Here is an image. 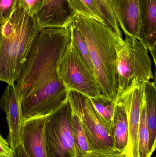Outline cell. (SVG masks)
I'll use <instances>...</instances> for the list:
<instances>
[{
    "mask_svg": "<svg viewBox=\"0 0 156 157\" xmlns=\"http://www.w3.org/2000/svg\"><path fill=\"white\" fill-rule=\"evenodd\" d=\"M76 15L68 0H44L34 18L40 29L67 28L70 27Z\"/></svg>",
    "mask_w": 156,
    "mask_h": 157,
    "instance_id": "9c48e42d",
    "label": "cell"
},
{
    "mask_svg": "<svg viewBox=\"0 0 156 157\" xmlns=\"http://www.w3.org/2000/svg\"><path fill=\"white\" fill-rule=\"evenodd\" d=\"M117 24L125 36L137 39L140 20L138 0H111Z\"/></svg>",
    "mask_w": 156,
    "mask_h": 157,
    "instance_id": "7c38bea8",
    "label": "cell"
},
{
    "mask_svg": "<svg viewBox=\"0 0 156 157\" xmlns=\"http://www.w3.org/2000/svg\"><path fill=\"white\" fill-rule=\"evenodd\" d=\"M76 14L94 19L106 25L100 8L95 0H68Z\"/></svg>",
    "mask_w": 156,
    "mask_h": 157,
    "instance_id": "e0dca14e",
    "label": "cell"
},
{
    "mask_svg": "<svg viewBox=\"0 0 156 157\" xmlns=\"http://www.w3.org/2000/svg\"><path fill=\"white\" fill-rule=\"evenodd\" d=\"M72 24L84 37L102 96L114 101L117 94V60L124 39L110 27L76 14Z\"/></svg>",
    "mask_w": 156,
    "mask_h": 157,
    "instance_id": "7a4b0ae2",
    "label": "cell"
},
{
    "mask_svg": "<svg viewBox=\"0 0 156 157\" xmlns=\"http://www.w3.org/2000/svg\"><path fill=\"white\" fill-rule=\"evenodd\" d=\"M40 30L17 2L0 30V81L15 84Z\"/></svg>",
    "mask_w": 156,
    "mask_h": 157,
    "instance_id": "3957f363",
    "label": "cell"
},
{
    "mask_svg": "<svg viewBox=\"0 0 156 157\" xmlns=\"http://www.w3.org/2000/svg\"><path fill=\"white\" fill-rule=\"evenodd\" d=\"M45 119L46 116L24 120L21 143L28 157H47Z\"/></svg>",
    "mask_w": 156,
    "mask_h": 157,
    "instance_id": "8fae6325",
    "label": "cell"
},
{
    "mask_svg": "<svg viewBox=\"0 0 156 157\" xmlns=\"http://www.w3.org/2000/svg\"><path fill=\"white\" fill-rule=\"evenodd\" d=\"M0 157H14L13 151L9 144L0 134Z\"/></svg>",
    "mask_w": 156,
    "mask_h": 157,
    "instance_id": "cb8c5ba5",
    "label": "cell"
},
{
    "mask_svg": "<svg viewBox=\"0 0 156 157\" xmlns=\"http://www.w3.org/2000/svg\"><path fill=\"white\" fill-rule=\"evenodd\" d=\"M89 98L100 118L111 130L112 124L115 112L114 101L108 100L104 98L98 99Z\"/></svg>",
    "mask_w": 156,
    "mask_h": 157,
    "instance_id": "d6986e66",
    "label": "cell"
},
{
    "mask_svg": "<svg viewBox=\"0 0 156 157\" xmlns=\"http://www.w3.org/2000/svg\"><path fill=\"white\" fill-rule=\"evenodd\" d=\"M70 28L71 32V38L75 43L77 49L78 51L79 52L83 58L86 64L95 75L94 68L90 56L89 48L84 37L73 24H71Z\"/></svg>",
    "mask_w": 156,
    "mask_h": 157,
    "instance_id": "ffe728a7",
    "label": "cell"
},
{
    "mask_svg": "<svg viewBox=\"0 0 156 157\" xmlns=\"http://www.w3.org/2000/svg\"><path fill=\"white\" fill-rule=\"evenodd\" d=\"M149 132L146 113L144 83H143L141 114L138 132V151L139 157H152L149 151Z\"/></svg>",
    "mask_w": 156,
    "mask_h": 157,
    "instance_id": "2e32d148",
    "label": "cell"
},
{
    "mask_svg": "<svg viewBox=\"0 0 156 157\" xmlns=\"http://www.w3.org/2000/svg\"><path fill=\"white\" fill-rule=\"evenodd\" d=\"M148 51L137 39L125 36L124 43L117 55L118 89L115 98L131 85L135 78L143 83L154 78Z\"/></svg>",
    "mask_w": 156,
    "mask_h": 157,
    "instance_id": "277c9868",
    "label": "cell"
},
{
    "mask_svg": "<svg viewBox=\"0 0 156 157\" xmlns=\"http://www.w3.org/2000/svg\"><path fill=\"white\" fill-rule=\"evenodd\" d=\"M85 157H126L125 153L117 152H92Z\"/></svg>",
    "mask_w": 156,
    "mask_h": 157,
    "instance_id": "d4e9b609",
    "label": "cell"
},
{
    "mask_svg": "<svg viewBox=\"0 0 156 157\" xmlns=\"http://www.w3.org/2000/svg\"><path fill=\"white\" fill-rule=\"evenodd\" d=\"M146 113L149 132V148L152 155L156 147V88L155 83H144Z\"/></svg>",
    "mask_w": 156,
    "mask_h": 157,
    "instance_id": "5bb4252c",
    "label": "cell"
},
{
    "mask_svg": "<svg viewBox=\"0 0 156 157\" xmlns=\"http://www.w3.org/2000/svg\"><path fill=\"white\" fill-rule=\"evenodd\" d=\"M71 40L70 27L40 29L16 81L24 120L48 116L67 100L58 69Z\"/></svg>",
    "mask_w": 156,
    "mask_h": 157,
    "instance_id": "6da1fadb",
    "label": "cell"
},
{
    "mask_svg": "<svg viewBox=\"0 0 156 157\" xmlns=\"http://www.w3.org/2000/svg\"><path fill=\"white\" fill-rule=\"evenodd\" d=\"M5 22H6V21L3 19L2 17V16L1 14H0V30H1V28H2L3 25H4Z\"/></svg>",
    "mask_w": 156,
    "mask_h": 157,
    "instance_id": "4316f807",
    "label": "cell"
},
{
    "mask_svg": "<svg viewBox=\"0 0 156 157\" xmlns=\"http://www.w3.org/2000/svg\"><path fill=\"white\" fill-rule=\"evenodd\" d=\"M13 151L14 153V157H28L21 143Z\"/></svg>",
    "mask_w": 156,
    "mask_h": 157,
    "instance_id": "484cf974",
    "label": "cell"
},
{
    "mask_svg": "<svg viewBox=\"0 0 156 157\" xmlns=\"http://www.w3.org/2000/svg\"><path fill=\"white\" fill-rule=\"evenodd\" d=\"M72 110L68 101L46 116L47 157H77L71 129Z\"/></svg>",
    "mask_w": 156,
    "mask_h": 157,
    "instance_id": "52a82bcc",
    "label": "cell"
},
{
    "mask_svg": "<svg viewBox=\"0 0 156 157\" xmlns=\"http://www.w3.org/2000/svg\"><path fill=\"white\" fill-rule=\"evenodd\" d=\"M44 0H18L19 5L31 17H34L40 9Z\"/></svg>",
    "mask_w": 156,
    "mask_h": 157,
    "instance_id": "7402d4cb",
    "label": "cell"
},
{
    "mask_svg": "<svg viewBox=\"0 0 156 157\" xmlns=\"http://www.w3.org/2000/svg\"><path fill=\"white\" fill-rule=\"evenodd\" d=\"M0 41H1V33H0Z\"/></svg>",
    "mask_w": 156,
    "mask_h": 157,
    "instance_id": "83f0119b",
    "label": "cell"
},
{
    "mask_svg": "<svg viewBox=\"0 0 156 157\" xmlns=\"http://www.w3.org/2000/svg\"><path fill=\"white\" fill-rule=\"evenodd\" d=\"M140 26L137 39L147 48L156 65V0H138Z\"/></svg>",
    "mask_w": 156,
    "mask_h": 157,
    "instance_id": "4fadbf2b",
    "label": "cell"
},
{
    "mask_svg": "<svg viewBox=\"0 0 156 157\" xmlns=\"http://www.w3.org/2000/svg\"><path fill=\"white\" fill-rule=\"evenodd\" d=\"M0 109L6 114L9 127L7 142L13 151L21 144V131L24 120L15 84H7L0 99Z\"/></svg>",
    "mask_w": 156,
    "mask_h": 157,
    "instance_id": "30bf717a",
    "label": "cell"
},
{
    "mask_svg": "<svg viewBox=\"0 0 156 157\" xmlns=\"http://www.w3.org/2000/svg\"><path fill=\"white\" fill-rule=\"evenodd\" d=\"M67 100L81 122L90 151L117 152L111 130L100 118L89 98L76 91H68Z\"/></svg>",
    "mask_w": 156,
    "mask_h": 157,
    "instance_id": "8992f818",
    "label": "cell"
},
{
    "mask_svg": "<svg viewBox=\"0 0 156 157\" xmlns=\"http://www.w3.org/2000/svg\"><path fill=\"white\" fill-rule=\"evenodd\" d=\"M18 0H0V14L5 21L9 20Z\"/></svg>",
    "mask_w": 156,
    "mask_h": 157,
    "instance_id": "603a6c76",
    "label": "cell"
},
{
    "mask_svg": "<svg viewBox=\"0 0 156 157\" xmlns=\"http://www.w3.org/2000/svg\"><path fill=\"white\" fill-rule=\"evenodd\" d=\"M71 123L77 157H85L90 149L81 122L72 111Z\"/></svg>",
    "mask_w": 156,
    "mask_h": 157,
    "instance_id": "ac0fdd59",
    "label": "cell"
},
{
    "mask_svg": "<svg viewBox=\"0 0 156 157\" xmlns=\"http://www.w3.org/2000/svg\"><path fill=\"white\" fill-rule=\"evenodd\" d=\"M135 78L131 85L114 100L115 105L125 111L128 128V141L126 156L139 157L138 132L142 102V85Z\"/></svg>",
    "mask_w": 156,
    "mask_h": 157,
    "instance_id": "ba28073f",
    "label": "cell"
},
{
    "mask_svg": "<svg viewBox=\"0 0 156 157\" xmlns=\"http://www.w3.org/2000/svg\"><path fill=\"white\" fill-rule=\"evenodd\" d=\"M111 132L115 151L122 154L126 153L128 141L127 118L123 109L117 105H115Z\"/></svg>",
    "mask_w": 156,
    "mask_h": 157,
    "instance_id": "9a60e30c",
    "label": "cell"
},
{
    "mask_svg": "<svg viewBox=\"0 0 156 157\" xmlns=\"http://www.w3.org/2000/svg\"><path fill=\"white\" fill-rule=\"evenodd\" d=\"M102 13L106 25L110 27L117 35L123 37L122 33L115 19L111 0H95Z\"/></svg>",
    "mask_w": 156,
    "mask_h": 157,
    "instance_id": "44dd1931",
    "label": "cell"
},
{
    "mask_svg": "<svg viewBox=\"0 0 156 157\" xmlns=\"http://www.w3.org/2000/svg\"><path fill=\"white\" fill-rule=\"evenodd\" d=\"M58 71L67 91H76L92 98H104L95 75L80 54L71 36Z\"/></svg>",
    "mask_w": 156,
    "mask_h": 157,
    "instance_id": "5b68a950",
    "label": "cell"
},
{
    "mask_svg": "<svg viewBox=\"0 0 156 157\" xmlns=\"http://www.w3.org/2000/svg\"><path fill=\"white\" fill-rule=\"evenodd\" d=\"M126 157H131L126 156Z\"/></svg>",
    "mask_w": 156,
    "mask_h": 157,
    "instance_id": "f1b7e54d",
    "label": "cell"
}]
</instances>
